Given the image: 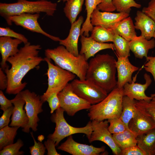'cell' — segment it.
Masks as SVG:
<instances>
[{"mask_svg": "<svg viewBox=\"0 0 155 155\" xmlns=\"http://www.w3.org/2000/svg\"><path fill=\"white\" fill-rule=\"evenodd\" d=\"M41 48L39 44H32L28 42L16 54L8 58L7 61L11 67L9 69L8 66L4 70L8 79L7 94H17L25 88L27 83L22 82L23 78L29 71L44 61L39 55Z\"/></svg>", "mask_w": 155, "mask_h": 155, "instance_id": "6da1fadb", "label": "cell"}, {"mask_svg": "<svg viewBox=\"0 0 155 155\" xmlns=\"http://www.w3.org/2000/svg\"><path fill=\"white\" fill-rule=\"evenodd\" d=\"M116 61L108 54H97L88 63L86 79L109 93L117 87Z\"/></svg>", "mask_w": 155, "mask_h": 155, "instance_id": "7a4b0ae2", "label": "cell"}, {"mask_svg": "<svg viewBox=\"0 0 155 155\" xmlns=\"http://www.w3.org/2000/svg\"><path fill=\"white\" fill-rule=\"evenodd\" d=\"M44 54L55 65L75 74L80 80L86 79L88 63L84 55L79 54L76 56L61 45L53 49H45Z\"/></svg>", "mask_w": 155, "mask_h": 155, "instance_id": "3957f363", "label": "cell"}, {"mask_svg": "<svg viewBox=\"0 0 155 155\" xmlns=\"http://www.w3.org/2000/svg\"><path fill=\"white\" fill-rule=\"evenodd\" d=\"M57 4L46 0L30 1L17 0L13 3H0V15L7 23L11 16L24 13L34 14L44 13L48 16H52L57 10Z\"/></svg>", "mask_w": 155, "mask_h": 155, "instance_id": "277c9868", "label": "cell"}, {"mask_svg": "<svg viewBox=\"0 0 155 155\" xmlns=\"http://www.w3.org/2000/svg\"><path fill=\"white\" fill-rule=\"evenodd\" d=\"M123 96V88H114L102 101L91 105L88 113L90 120L102 121L120 117Z\"/></svg>", "mask_w": 155, "mask_h": 155, "instance_id": "5b68a950", "label": "cell"}, {"mask_svg": "<svg viewBox=\"0 0 155 155\" xmlns=\"http://www.w3.org/2000/svg\"><path fill=\"white\" fill-rule=\"evenodd\" d=\"M64 112L63 108L60 107L52 114L51 119L52 122L55 123V127L54 132L49 134L48 138L52 140L56 146L65 137L75 134H84L89 139L92 131L91 121H89L86 126L83 127H73L69 124L65 119Z\"/></svg>", "mask_w": 155, "mask_h": 155, "instance_id": "8992f818", "label": "cell"}, {"mask_svg": "<svg viewBox=\"0 0 155 155\" xmlns=\"http://www.w3.org/2000/svg\"><path fill=\"white\" fill-rule=\"evenodd\" d=\"M44 60L48 64L46 74L48 77V88L44 94L40 96L44 102L52 94L61 91L70 81L75 78L76 75L52 63L51 59L45 57Z\"/></svg>", "mask_w": 155, "mask_h": 155, "instance_id": "52a82bcc", "label": "cell"}, {"mask_svg": "<svg viewBox=\"0 0 155 155\" xmlns=\"http://www.w3.org/2000/svg\"><path fill=\"white\" fill-rule=\"evenodd\" d=\"M70 84L75 93L91 105L100 102L108 94L106 91L88 80L74 79Z\"/></svg>", "mask_w": 155, "mask_h": 155, "instance_id": "ba28073f", "label": "cell"}, {"mask_svg": "<svg viewBox=\"0 0 155 155\" xmlns=\"http://www.w3.org/2000/svg\"><path fill=\"white\" fill-rule=\"evenodd\" d=\"M20 93L25 101L24 108L29 119L28 125L22 129V131L28 133L31 128L33 131H36L37 130L38 122L40 121L38 115L43 111L42 106L44 102L41 100L40 96L28 90L22 91Z\"/></svg>", "mask_w": 155, "mask_h": 155, "instance_id": "9c48e42d", "label": "cell"}, {"mask_svg": "<svg viewBox=\"0 0 155 155\" xmlns=\"http://www.w3.org/2000/svg\"><path fill=\"white\" fill-rule=\"evenodd\" d=\"M60 107L70 116H74L77 112L89 109L91 104L73 92L70 83L58 94Z\"/></svg>", "mask_w": 155, "mask_h": 155, "instance_id": "30bf717a", "label": "cell"}, {"mask_svg": "<svg viewBox=\"0 0 155 155\" xmlns=\"http://www.w3.org/2000/svg\"><path fill=\"white\" fill-rule=\"evenodd\" d=\"M108 124L107 120L92 121V131L88 141L90 143L96 141H101L109 146L114 154L120 155L121 150L115 142L112 134L109 131Z\"/></svg>", "mask_w": 155, "mask_h": 155, "instance_id": "8fae6325", "label": "cell"}, {"mask_svg": "<svg viewBox=\"0 0 155 155\" xmlns=\"http://www.w3.org/2000/svg\"><path fill=\"white\" fill-rule=\"evenodd\" d=\"M40 16L38 13H24L10 17L7 23L11 25L13 23L28 30L41 34L53 41L59 42L60 40L59 37L49 34L41 28L38 21Z\"/></svg>", "mask_w": 155, "mask_h": 155, "instance_id": "7c38bea8", "label": "cell"}, {"mask_svg": "<svg viewBox=\"0 0 155 155\" xmlns=\"http://www.w3.org/2000/svg\"><path fill=\"white\" fill-rule=\"evenodd\" d=\"M105 147H96L79 143L75 141L72 135L57 147L58 150L73 155H99L104 152Z\"/></svg>", "mask_w": 155, "mask_h": 155, "instance_id": "4fadbf2b", "label": "cell"}, {"mask_svg": "<svg viewBox=\"0 0 155 155\" xmlns=\"http://www.w3.org/2000/svg\"><path fill=\"white\" fill-rule=\"evenodd\" d=\"M135 105L137 108L136 112L129 122L128 127L129 129L137 136L155 128V123L144 109Z\"/></svg>", "mask_w": 155, "mask_h": 155, "instance_id": "5bb4252c", "label": "cell"}, {"mask_svg": "<svg viewBox=\"0 0 155 155\" xmlns=\"http://www.w3.org/2000/svg\"><path fill=\"white\" fill-rule=\"evenodd\" d=\"M129 15V13L125 12H102L96 8L91 14L90 22L93 26H100L108 29Z\"/></svg>", "mask_w": 155, "mask_h": 155, "instance_id": "9a60e30c", "label": "cell"}, {"mask_svg": "<svg viewBox=\"0 0 155 155\" xmlns=\"http://www.w3.org/2000/svg\"><path fill=\"white\" fill-rule=\"evenodd\" d=\"M145 83L141 84L133 82L131 83H127L123 87L124 96H126L131 100L137 101L144 100L149 102L152 99V96H147L145 91L152 83L150 76L145 73L144 75Z\"/></svg>", "mask_w": 155, "mask_h": 155, "instance_id": "2e32d148", "label": "cell"}, {"mask_svg": "<svg viewBox=\"0 0 155 155\" xmlns=\"http://www.w3.org/2000/svg\"><path fill=\"white\" fill-rule=\"evenodd\" d=\"M116 68L117 73V87L119 88H123L127 83H131L133 82L132 74L139 69L138 67L131 63L128 57H119L117 56Z\"/></svg>", "mask_w": 155, "mask_h": 155, "instance_id": "e0dca14e", "label": "cell"}, {"mask_svg": "<svg viewBox=\"0 0 155 155\" xmlns=\"http://www.w3.org/2000/svg\"><path fill=\"white\" fill-rule=\"evenodd\" d=\"M83 22V17L80 16L77 20L71 24L67 37L64 39H60L59 41L60 45L64 46L69 52L76 56L79 54L78 42L81 26Z\"/></svg>", "mask_w": 155, "mask_h": 155, "instance_id": "ac0fdd59", "label": "cell"}, {"mask_svg": "<svg viewBox=\"0 0 155 155\" xmlns=\"http://www.w3.org/2000/svg\"><path fill=\"white\" fill-rule=\"evenodd\" d=\"M14 107L9 126L18 127L23 128L27 126L29 123V119L24 106L25 101L20 93L11 100Z\"/></svg>", "mask_w": 155, "mask_h": 155, "instance_id": "d6986e66", "label": "cell"}, {"mask_svg": "<svg viewBox=\"0 0 155 155\" xmlns=\"http://www.w3.org/2000/svg\"><path fill=\"white\" fill-rule=\"evenodd\" d=\"M81 36V46L79 54L84 55L87 61L91 57H94L100 51L108 49L115 50L113 43L99 42L90 36L87 37L83 35Z\"/></svg>", "mask_w": 155, "mask_h": 155, "instance_id": "ffe728a7", "label": "cell"}, {"mask_svg": "<svg viewBox=\"0 0 155 155\" xmlns=\"http://www.w3.org/2000/svg\"><path fill=\"white\" fill-rule=\"evenodd\" d=\"M22 42L19 39H13L7 36L0 37V52L1 57L0 65L3 70L8 66L6 63L8 58L14 56L19 51L18 46Z\"/></svg>", "mask_w": 155, "mask_h": 155, "instance_id": "44dd1931", "label": "cell"}, {"mask_svg": "<svg viewBox=\"0 0 155 155\" xmlns=\"http://www.w3.org/2000/svg\"><path fill=\"white\" fill-rule=\"evenodd\" d=\"M129 44L130 51L135 57L140 59L145 57L146 59L149 50L155 47V40L154 38L147 40L140 35L129 41Z\"/></svg>", "mask_w": 155, "mask_h": 155, "instance_id": "7402d4cb", "label": "cell"}, {"mask_svg": "<svg viewBox=\"0 0 155 155\" xmlns=\"http://www.w3.org/2000/svg\"><path fill=\"white\" fill-rule=\"evenodd\" d=\"M135 29L140 30L141 35L148 40L153 37L155 22L142 11H137L135 18Z\"/></svg>", "mask_w": 155, "mask_h": 155, "instance_id": "603a6c76", "label": "cell"}, {"mask_svg": "<svg viewBox=\"0 0 155 155\" xmlns=\"http://www.w3.org/2000/svg\"><path fill=\"white\" fill-rule=\"evenodd\" d=\"M108 29L129 41L137 36L134 24L129 16L122 19Z\"/></svg>", "mask_w": 155, "mask_h": 155, "instance_id": "cb8c5ba5", "label": "cell"}, {"mask_svg": "<svg viewBox=\"0 0 155 155\" xmlns=\"http://www.w3.org/2000/svg\"><path fill=\"white\" fill-rule=\"evenodd\" d=\"M137 145L146 155H155V128L137 136Z\"/></svg>", "mask_w": 155, "mask_h": 155, "instance_id": "d4e9b609", "label": "cell"}, {"mask_svg": "<svg viewBox=\"0 0 155 155\" xmlns=\"http://www.w3.org/2000/svg\"><path fill=\"white\" fill-rule=\"evenodd\" d=\"M135 102V100H131L126 96H124L123 98L122 110L120 118L129 129V123L136 111Z\"/></svg>", "mask_w": 155, "mask_h": 155, "instance_id": "484cf974", "label": "cell"}, {"mask_svg": "<svg viewBox=\"0 0 155 155\" xmlns=\"http://www.w3.org/2000/svg\"><path fill=\"white\" fill-rule=\"evenodd\" d=\"M113 136L121 150L137 145V136L130 129H127L122 132L113 134Z\"/></svg>", "mask_w": 155, "mask_h": 155, "instance_id": "4316f807", "label": "cell"}, {"mask_svg": "<svg viewBox=\"0 0 155 155\" xmlns=\"http://www.w3.org/2000/svg\"><path fill=\"white\" fill-rule=\"evenodd\" d=\"M85 0H68L66 1L63 11L71 24L76 20L82 9Z\"/></svg>", "mask_w": 155, "mask_h": 155, "instance_id": "83f0119b", "label": "cell"}, {"mask_svg": "<svg viewBox=\"0 0 155 155\" xmlns=\"http://www.w3.org/2000/svg\"><path fill=\"white\" fill-rule=\"evenodd\" d=\"M114 34L109 29L100 26L93 27L90 36L95 41L100 43L113 42Z\"/></svg>", "mask_w": 155, "mask_h": 155, "instance_id": "f1b7e54d", "label": "cell"}, {"mask_svg": "<svg viewBox=\"0 0 155 155\" xmlns=\"http://www.w3.org/2000/svg\"><path fill=\"white\" fill-rule=\"evenodd\" d=\"M18 127H9L8 125L0 129V150L5 147L13 143L17 134Z\"/></svg>", "mask_w": 155, "mask_h": 155, "instance_id": "f546056e", "label": "cell"}, {"mask_svg": "<svg viewBox=\"0 0 155 155\" xmlns=\"http://www.w3.org/2000/svg\"><path fill=\"white\" fill-rule=\"evenodd\" d=\"M129 42L119 35L114 34L113 42L117 56L119 57L130 56Z\"/></svg>", "mask_w": 155, "mask_h": 155, "instance_id": "4dcf8cb0", "label": "cell"}, {"mask_svg": "<svg viewBox=\"0 0 155 155\" xmlns=\"http://www.w3.org/2000/svg\"><path fill=\"white\" fill-rule=\"evenodd\" d=\"M112 3L116 10L119 12L129 13L131 7L140 8L141 7L140 4L134 0H112Z\"/></svg>", "mask_w": 155, "mask_h": 155, "instance_id": "1f68e13d", "label": "cell"}, {"mask_svg": "<svg viewBox=\"0 0 155 155\" xmlns=\"http://www.w3.org/2000/svg\"><path fill=\"white\" fill-rule=\"evenodd\" d=\"M24 143L20 139H18L15 143L8 145L0 150V155H22L24 152L20 151V149L23 146Z\"/></svg>", "mask_w": 155, "mask_h": 155, "instance_id": "d6a6232c", "label": "cell"}, {"mask_svg": "<svg viewBox=\"0 0 155 155\" xmlns=\"http://www.w3.org/2000/svg\"><path fill=\"white\" fill-rule=\"evenodd\" d=\"M151 95L152 99L150 101L135 100V103L144 109L151 117L155 123V94Z\"/></svg>", "mask_w": 155, "mask_h": 155, "instance_id": "836d02e7", "label": "cell"}, {"mask_svg": "<svg viewBox=\"0 0 155 155\" xmlns=\"http://www.w3.org/2000/svg\"><path fill=\"white\" fill-rule=\"evenodd\" d=\"M107 121L109 124L108 129L112 134L122 132L127 129L120 117L112 118Z\"/></svg>", "mask_w": 155, "mask_h": 155, "instance_id": "e575fe53", "label": "cell"}, {"mask_svg": "<svg viewBox=\"0 0 155 155\" xmlns=\"http://www.w3.org/2000/svg\"><path fill=\"white\" fill-rule=\"evenodd\" d=\"M0 36H7L19 39L22 40L24 44L28 43L27 38L22 34L18 33L9 27H0Z\"/></svg>", "mask_w": 155, "mask_h": 155, "instance_id": "d590c367", "label": "cell"}, {"mask_svg": "<svg viewBox=\"0 0 155 155\" xmlns=\"http://www.w3.org/2000/svg\"><path fill=\"white\" fill-rule=\"evenodd\" d=\"M31 136L34 142V145L29 148L30 152L31 155H43L45 152L46 147L42 142H37L32 132H30Z\"/></svg>", "mask_w": 155, "mask_h": 155, "instance_id": "8d00e7d4", "label": "cell"}, {"mask_svg": "<svg viewBox=\"0 0 155 155\" xmlns=\"http://www.w3.org/2000/svg\"><path fill=\"white\" fill-rule=\"evenodd\" d=\"M13 107V105L3 111V113L0 118V129L8 125L10 121V117L12 114Z\"/></svg>", "mask_w": 155, "mask_h": 155, "instance_id": "74e56055", "label": "cell"}, {"mask_svg": "<svg viewBox=\"0 0 155 155\" xmlns=\"http://www.w3.org/2000/svg\"><path fill=\"white\" fill-rule=\"evenodd\" d=\"M57 93H55L51 96L47 100L51 109V113L54 112L60 107V102Z\"/></svg>", "mask_w": 155, "mask_h": 155, "instance_id": "f35d334b", "label": "cell"}, {"mask_svg": "<svg viewBox=\"0 0 155 155\" xmlns=\"http://www.w3.org/2000/svg\"><path fill=\"white\" fill-rule=\"evenodd\" d=\"M120 155H146L137 145L121 150Z\"/></svg>", "mask_w": 155, "mask_h": 155, "instance_id": "ab89813d", "label": "cell"}, {"mask_svg": "<svg viewBox=\"0 0 155 155\" xmlns=\"http://www.w3.org/2000/svg\"><path fill=\"white\" fill-rule=\"evenodd\" d=\"M86 10V18H90L94 10L101 2V0H85Z\"/></svg>", "mask_w": 155, "mask_h": 155, "instance_id": "60d3db41", "label": "cell"}, {"mask_svg": "<svg viewBox=\"0 0 155 155\" xmlns=\"http://www.w3.org/2000/svg\"><path fill=\"white\" fill-rule=\"evenodd\" d=\"M147 63L144 66L145 70L152 75L155 83V56H148Z\"/></svg>", "mask_w": 155, "mask_h": 155, "instance_id": "b9f144b4", "label": "cell"}, {"mask_svg": "<svg viewBox=\"0 0 155 155\" xmlns=\"http://www.w3.org/2000/svg\"><path fill=\"white\" fill-rule=\"evenodd\" d=\"M142 11L155 22V0H151Z\"/></svg>", "mask_w": 155, "mask_h": 155, "instance_id": "7bdbcfd3", "label": "cell"}, {"mask_svg": "<svg viewBox=\"0 0 155 155\" xmlns=\"http://www.w3.org/2000/svg\"><path fill=\"white\" fill-rule=\"evenodd\" d=\"M96 8L102 11L111 12L116 10L113 4L112 0H101V3Z\"/></svg>", "mask_w": 155, "mask_h": 155, "instance_id": "ee69618b", "label": "cell"}, {"mask_svg": "<svg viewBox=\"0 0 155 155\" xmlns=\"http://www.w3.org/2000/svg\"><path fill=\"white\" fill-rule=\"evenodd\" d=\"M0 109L3 111L13 106L11 100L8 99L1 90H0Z\"/></svg>", "mask_w": 155, "mask_h": 155, "instance_id": "f6af8a7d", "label": "cell"}, {"mask_svg": "<svg viewBox=\"0 0 155 155\" xmlns=\"http://www.w3.org/2000/svg\"><path fill=\"white\" fill-rule=\"evenodd\" d=\"M44 144L47 151V155H61L57 152L55 148V144L51 139L48 138L44 142Z\"/></svg>", "mask_w": 155, "mask_h": 155, "instance_id": "bcb514c9", "label": "cell"}, {"mask_svg": "<svg viewBox=\"0 0 155 155\" xmlns=\"http://www.w3.org/2000/svg\"><path fill=\"white\" fill-rule=\"evenodd\" d=\"M1 67L0 68V89L1 90L6 89L8 85V79L6 74Z\"/></svg>", "mask_w": 155, "mask_h": 155, "instance_id": "7dc6e473", "label": "cell"}, {"mask_svg": "<svg viewBox=\"0 0 155 155\" xmlns=\"http://www.w3.org/2000/svg\"><path fill=\"white\" fill-rule=\"evenodd\" d=\"M68 0H59L58 1V2L61 1H62L63 2H64L67 1Z\"/></svg>", "mask_w": 155, "mask_h": 155, "instance_id": "c3c4849f", "label": "cell"}, {"mask_svg": "<svg viewBox=\"0 0 155 155\" xmlns=\"http://www.w3.org/2000/svg\"><path fill=\"white\" fill-rule=\"evenodd\" d=\"M154 38H155V31L154 32V33L153 37Z\"/></svg>", "mask_w": 155, "mask_h": 155, "instance_id": "681fc988", "label": "cell"}]
</instances>
